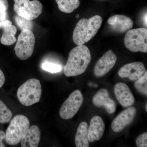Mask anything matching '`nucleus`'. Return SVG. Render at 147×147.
Masks as SVG:
<instances>
[{
	"instance_id": "obj_1",
	"label": "nucleus",
	"mask_w": 147,
	"mask_h": 147,
	"mask_svg": "<svg viewBox=\"0 0 147 147\" xmlns=\"http://www.w3.org/2000/svg\"><path fill=\"white\" fill-rule=\"evenodd\" d=\"M91 61L89 49L84 45H79L69 52L64 67V74L67 77L81 75L86 70Z\"/></svg>"
},
{
	"instance_id": "obj_2",
	"label": "nucleus",
	"mask_w": 147,
	"mask_h": 147,
	"mask_svg": "<svg viewBox=\"0 0 147 147\" xmlns=\"http://www.w3.org/2000/svg\"><path fill=\"white\" fill-rule=\"evenodd\" d=\"M102 18L95 15L89 19L82 18L76 24L73 33V40L76 45H84L97 33L102 24Z\"/></svg>"
},
{
	"instance_id": "obj_3",
	"label": "nucleus",
	"mask_w": 147,
	"mask_h": 147,
	"mask_svg": "<svg viewBox=\"0 0 147 147\" xmlns=\"http://www.w3.org/2000/svg\"><path fill=\"white\" fill-rule=\"evenodd\" d=\"M41 94L42 88L39 80L31 79L18 88L17 96L22 105L29 106L39 102Z\"/></svg>"
},
{
	"instance_id": "obj_4",
	"label": "nucleus",
	"mask_w": 147,
	"mask_h": 147,
	"mask_svg": "<svg viewBox=\"0 0 147 147\" xmlns=\"http://www.w3.org/2000/svg\"><path fill=\"white\" fill-rule=\"evenodd\" d=\"M30 121L26 116L17 115L11 121L5 133V142L8 144L15 146L21 142L30 127Z\"/></svg>"
},
{
	"instance_id": "obj_5",
	"label": "nucleus",
	"mask_w": 147,
	"mask_h": 147,
	"mask_svg": "<svg viewBox=\"0 0 147 147\" xmlns=\"http://www.w3.org/2000/svg\"><path fill=\"white\" fill-rule=\"evenodd\" d=\"M147 30L145 28L132 29L125 34L124 43L125 47L133 53L147 52Z\"/></svg>"
},
{
	"instance_id": "obj_6",
	"label": "nucleus",
	"mask_w": 147,
	"mask_h": 147,
	"mask_svg": "<svg viewBox=\"0 0 147 147\" xmlns=\"http://www.w3.org/2000/svg\"><path fill=\"white\" fill-rule=\"evenodd\" d=\"M35 42V38L31 30H24L18 36L14 50L17 57L26 60L32 55Z\"/></svg>"
},
{
	"instance_id": "obj_7",
	"label": "nucleus",
	"mask_w": 147,
	"mask_h": 147,
	"mask_svg": "<svg viewBox=\"0 0 147 147\" xmlns=\"http://www.w3.org/2000/svg\"><path fill=\"white\" fill-rule=\"evenodd\" d=\"M13 10L17 15L32 21L42 13V5L38 0H14Z\"/></svg>"
},
{
	"instance_id": "obj_8",
	"label": "nucleus",
	"mask_w": 147,
	"mask_h": 147,
	"mask_svg": "<svg viewBox=\"0 0 147 147\" xmlns=\"http://www.w3.org/2000/svg\"><path fill=\"white\" fill-rule=\"evenodd\" d=\"M83 101L84 97L80 90H76L71 93L60 109L61 118L65 120L73 118L79 111Z\"/></svg>"
},
{
	"instance_id": "obj_9",
	"label": "nucleus",
	"mask_w": 147,
	"mask_h": 147,
	"mask_svg": "<svg viewBox=\"0 0 147 147\" xmlns=\"http://www.w3.org/2000/svg\"><path fill=\"white\" fill-rule=\"evenodd\" d=\"M117 56L112 50L105 53L97 61L95 65V76L100 77L104 76L113 68L117 62Z\"/></svg>"
},
{
	"instance_id": "obj_10",
	"label": "nucleus",
	"mask_w": 147,
	"mask_h": 147,
	"mask_svg": "<svg viewBox=\"0 0 147 147\" xmlns=\"http://www.w3.org/2000/svg\"><path fill=\"white\" fill-rule=\"evenodd\" d=\"M137 110L130 107L124 110L113 120L111 127L113 131L119 132L132 122L136 116Z\"/></svg>"
},
{
	"instance_id": "obj_11",
	"label": "nucleus",
	"mask_w": 147,
	"mask_h": 147,
	"mask_svg": "<svg viewBox=\"0 0 147 147\" xmlns=\"http://www.w3.org/2000/svg\"><path fill=\"white\" fill-rule=\"evenodd\" d=\"M146 71L144 65L140 62H135L124 65L119 70L118 74L121 78H127L135 81Z\"/></svg>"
},
{
	"instance_id": "obj_12",
	"label": "nucleus",
	"mask_w": 147,
	"mask_h": 147,
	"mask_svg": "<svg viewBox=\"0 0 147 147\" xmlns=\"http://www.w3.org/2000/svg\"><path fill=\"white\" fill-rule=\"evenodd\" d=\"M92 102L96 107L105 108L109 114H113L116 111L117 104L109 97V92L105 89H101L97 92L93 97Z\"/></svg>"
},
{
	"instance_id": "obj_13",
	"label": "nucleus",
	"mask_w": 147,
	"mask_h": 147,
	"mask_svg": "<svg viewBox=\"0 0 147 147\" xmlns=\"http://www.w3.org/2000/svg\"><path fill=\"white\" fill-rule=\"evenodd\" d=\"M114 92L116 98L122 106L125 108L131 106L135 102V98L128 86L123 83L115 85Z\"/></svg>"
},
{
	"instance_id": "obj_14",
	"label": "nucleus",
	"mask_w": 147,
	"mask_h": 147,
	"mask_svg": "<svg viewBox=\"0 0 147 147\" xmlns=\"http://www.w3.org/2000/svg\"><path fill=\"white\" fill-rule=\"evenodd\" d=\"M108 23L113 31L123 33L132 28L133 22L131 18L123 15H114L108 19Z\"/></svg>"
},
{
	"instance_id": "obj_15",
	"label": "nucleus",
	"mask_w": 147,
	"mask_h": 147,
	"mask_svg": "<svg viewBox=\"0 0 147 147\" xmlns=\"http://www.w3.org/2000/svg\"><path fill=\"white\" fill-rule=\"evenodd\" d=\"M105 124L102 119L98 116H95L90 121L88 129V138L89 142L98 141L102 138L105 130Z\"/></svg>"
},
{
	"instance_id": "obj_16",
	"label": "nucleus",
	"mask_w": 147,
	"mask_h": 147,
	"mask_svg": "<svg viewBox=\"0 0 147 147\" xmlns=\"http://www.w3.org/2000/svg\"><path fill=\"white\" fill-rule=\"evenodd\" d=\"M0 29L3 30V34L1 38V42L3 45H11L15 43L16 38L15 37L17 28L12 25V22L8 20L1 21Z\"/></svg>"
},
{
	"instance_id": "obj_17",
	"label": "nucleus",
	"mask_w": 147,
	"mask_h": 147,
	"mask_svg": "<svg viewBox=\"0 0 147 147\" xmlns=\"http://www.w3.org/2000/svg\"><path fill=\"white\" fill-rule=\"evenodd\" d=\"M40 131L37 125L29 127L21 139V147H36L39 145Z\"/></svg>"
},
{
	"instance_id": "obj_18",
	"label": "nucleus",
	"mask_w": 147,
	"mask_h": 147,
	"mask_svg": "<svg viewBox=\"0 0 147 147\" xmlns=\"http://www.w3.org/2000/svg\"><path fill=\"white\" fill-rule=\"evenodd\" d=\"M88 123L82 122L77 128L75 137V143L77 147H89V141L88 138Z\"/></svg>"
},
{
	"instance_id": "obj_19",
	"label": "nucleus",
	"mask_w": 147,
	"mask_h": 147,
	"mask_svg": "<svg viewBox=\"0 0 147 147\" xmlns=\"http://www.w3.org/2000/svg\"><path fill=\"white\" fill-rule=\"evenodd\" d=\"M57 3L59 9L62 12L71 13L79 7V0H55Z\"/></svg>"
},
{
	"instance_id": "obj_20",
	"label": "nucleus",
	"mask_w": 147,
	"mask_h": 147,
	"mask_svg": "<svg viewBox=\"0 0 147 147\" xmlns=\"http://www.w3.org/2000/svg\"><path fill=\"white\" fill-rule=\"evenodd\" d=\"M12 113L11 110L0 100V123H8L12 117Z\"/></svg>"
},
{
	"instance_id": "obj_21",
	"label": "nucleus",
	"mask_w": 147,
	"mask_h": 147,
	"mask_svg": "<svg viewBox=\"0 0 147 147\" xmlns=\"http://www.w3.org/2000/svg\"><path fill=\"white\" fill-rule=\"evenodd\" d=\"M134 86L142 94H147V71H145L142 76L136 80L134 84Z\"/></svg>"
},
{
	"instance_id": "obj_22",
	"label": "nucleus",
	"mask_w": 147,
	"mask_h": 147,
	"mask_svg": "<svg viewBox=\"0 0 147 147\" xmlns=\"http://www.w3.org/2000/svg\"><path fill=\"white\" fill-rule=\"evenodd\" d=\"M15 20L16 25L22 31L26 29L31 30L32 28L33 23L32 21L23 18L17 14L15 16Z\"/></svg>"
},
{
	"instance_id": "obj_23",
	"label": "nucleus",
	"mask_w": 147,
	"mask_h": 147,
	"mask_svg": "<svg viewBox=\"0 0 147 147\" xmlns=\"http://www.w3.org/2000/svg\"><path fill=\"white\" fill-rule=\"evenodd\" d=\"M42 68L43 70L52 73H57L60 72L62 70L61 66L58 64L50 62L42 63Z\"/></svg>"
},
{
	"instance_id": "obj_24",
	"label": "nucleus",
	"mask_w": 147,
	"mask_h": 147,
	"mask_svg": "<svg viewBox=\"0 0 147 147\" xmlns=\"http://www.w3.org/2000/svg\"><path fill=\"white\" fill-rule=\"evenodd\" d=\"M136 144L138 147H147V133L144 132L138 136L136 139Z\"/></svg>"
},
{
	"instance_id": "obj_25",
	"label": "nucleus",
	"mask_w": 147,
	"mask_h": 147,
	"mask_svg": "<svg viewBox=\"0 0 147 147\" xmlns=\"http://www.w3.org/2000/svg\"><path fill=\"white\" fill-rule=\"evenodd\" d=\"M9 7L7 0H0V10L6 11Z\"/></svg>"
},
{
	"instance_id": "obj_26",
	"label": "nucleus",
	"mask_w": 147,
	"mask_h": 147,
	"mask_svg": "<svg viewBox=\"0 0 147 147\" xmlns=\"http://www.w3.org/2000/svg\"><path fill=\"white\" fill-rule=\"evenodd\" d=\"M5 141V133L2 130H0V147H5L3 141Z\"/></svg>"
},
{
	"instance_id": "obj_27",
	"label": "nucleus",
	"mask_w": 147,
	"mask_h": 147,
	"mask_svg": "<svg viewBox=\"0 0 147 147\" xmlns=\"http://www.w3.org/2000/svg\"><path fill=\"white\" fill-rule=\"evenodd\" d=\"M5 82V77L3 71L0 69V88L3 86Z\"/></svg>"
},
{
	"instance_id": "obj_28",
	"label": "nucleus",
	"mask_w": 147,
	"mask_h": 147,
	"mask_svg": "<svg viewBox=\"0 0 147 147\" xmlns=\"http://www.w3.org/2000/svg\"><path fill=\"white\" fill-rule=\"evenodd\" d=\"M6 11L0 10V21H3L6 20Z\"/></svg>"
},
{
	"instance_id": "obj_29",
	"label": "nucleus",
	"mask_w": 147,
	"mask_h": 147,
	"mask_svg": "<svg viewBox=\"0 0 147 147\" xmlns=\"http://www.w3.org/2000/svg\"><path fill=\"white\" fill-rule=\"evenodd\" d=\"M144 20L145 24H146V26H147V13H146V15H145L144 18Z\"/></svg>"
},
{
	"instance_id": "obj_30",
	"label": "nucleus",
	"mask_w": 147,
	"mask_h": 147,
	"mask_svg": "<svg viewBox=\"0 0 147 147\" xmlns=\"http://www.w3.org/2000/svg\"><path fill=\"white\" fill-rule=\"evenodd\" d=\"M79 14H77V15H76V18H79Z\"/></svg>"
},
{
	"instance_id": "obj_31",
	"label": "nucleus",
	"mask_w": 147,
	"mask_h": 147,
	"mask_svg": "<svg viewBox=\"0 0 147 147\" xmlns=\"http://www.w3.org/2000/svg\"><path fill=\"white\" fill-rule=\"evenodd\" d=\"M147 103L146 104V112L147 111Z\"/></svg>"
},
{
	"instance_id": "obj_32",
	"label": "nucleus",
	"mask_w": 147,
	"mask_h": 147,
	"mask_svg": "<svg viewBox=\"0 0 147 147\" xmlns=\"http://www.w3.org/2000/svg\"><path fill=\"white\" fill-rule=\"evenodd\" d=\"M1 21H0V27H1Z\"/></svg>"
},
{
	"instance_id": "obj_33",
	"label": "nucleus",
	"mask_w": 147,
	"mask_h": 147,
	"mask_svg": "<svg viewBox=\"0 0 147 147\" xmlns=\"http://www.w3.org/2000/svg\"><path fill=\"white\" fill-rule=\"evenodd\" d=\"M100 1H104V0H100Z\"/></svg>"
}]
</instances>
